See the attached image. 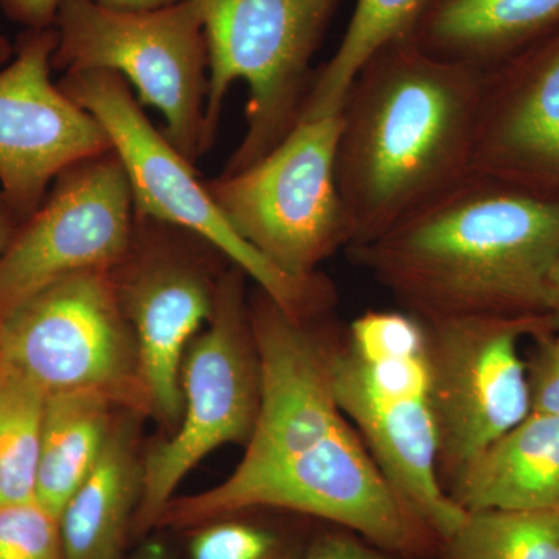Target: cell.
<instances>
[{
	"label": "cell",
	"instance_id": "6da1fadb",
	"mask_svg": "<svg viewBox=\"0 0 559 559\" xmlns=\"http://www.w3.org/2000/svg\"><path fill=\"white\" fill-rule=\"evenodd\" d=\"M260 409L245 455L216 487L173 498L157 530L245 510H277L358 533L406 559H439L441 543L371 457L331 392L325 349L305 320L257 286L249 299ZM156 530V532H157Z\"/></svg>",
	"mask_w": 559,
	"mask_h": 559
},
{
	"label": "cell",
	"instance_id": "7a4b0ae2",
	"mask_svg": "<svg viewBox=\"0 0 559 559\" xmlns=\"http://www.w3.org/2000/svg\"><path fill=\"white\" fill-rule=\"evenodd\" d=\"M425 323L550 319L559 200L471 171L373 241L347 249Z\"/></svg>",
	"mask_w": 559,
	"mask_h": 559
},
{
	"label": "cell",
	"instance_id": "3957f363",
	"mask_svg": "<svg viewBox=\"0 0 559 559\" xmlns=\"http://www.w3.org/2000/svg\"><path fill=\"white\" fill-rule=\"evenodd\" d=\"M484 81V72L436 60L412 38L362 66L345 95L336 151L348 248L381 237L469 175Z\"/></svg>",
	"mask_w": 559,
	"mask_h": 559
},
{
	"label": "cell",
	"instance_id": "277c9868",
	"mask_svg": "<svg viewBox=\"0 0 559 559\" xmlns=\"http://www.w3.org/2000/svg\"><path fill=\"white\" fill-rule=\"evenodd\" d=\"M325 349L331 392L407 509L441 544L466 518L439 471L428 330L407 311H367Z\"/></svg>",
	"mask_w": 559,
	"mask_h": 559
},
{
	"label": "cell",
	"instance_id": "5b68a950",
	"mask_svg": "<svg viewBox=\"0 0 559 559\" xmlns=\"http://www.w3.org/2000/svg\"><path fill=\"white\" fill-rule=\"evenodd\" d=\"M209 53L205 153L215 143L231 84L248 86L246 132L223 175L245 170L285 140L300 119L311 62L342 0H191Z\"/></svg>",
	"mask_w": 559,
	"mask_h": 559
},
{
	"label": "cell",
	"instance_id": "8992f818",
	"mask_svg": "<svg viewBox=\"0 0 559 559\" xmlns=\"http://www.w3.org/2000/svg\"><path fill=\"white\" fill-rule=\"evenodd\" d=\"M58 86L108 132L130 179L138 215L200 235L294 318H311L334 300L325 278H290L240 237L197 167L151 123L127 80L108 70H80L64 73Z\"/></svg>",
	"mask_w": 559,
	"mask_h": 559
},
{
	"label": "cell",
	"instance_id": "52a82bcc",
	"mask_svg": "<svg viewBox=\"0 0 559 559\" xmlns=\"http://www.w3.org/2000/svg\"><path fill=\"white\" fill-rule=\"evenodd\" d=\"M53 27V70H108L127 80L140 105L159 110L165 138L197 167L205 154L209 53L191 0L151 11L62 0Z\"/></svg>",
	"mask_w": 559,
	"mask_h": 559
},
{
	"label": "cell",
	"instance_id": "ba28073f",
	"mask_svg": "<svg viewBox=\"0 0 559 559\" xmlns=\"http://www.w3.org/2000/svg\"><path fill=\"white\" fill-rule=\"evenodd\" d=\"M240 267L224 272L209 329L191 342L182 371V415L170 439L143 459V489L132 540L156 532L162 513L210 452L248 443L260 409V364Z\"/></svg>",
	"mask_w": 559,
	"mask_h": 559
},
{
	"label": "cell",
	"instance_id": "9c48e42d",
	"mask_svg": "<svg viewBox=\"0 0 559 559\" xmlns=\"http://www.w3.org/2000/svg\"><path fill=\"white\" fill-rule=\"evenodd\" d=\"M340 116L297 124L280 145L245 170L205 180L230 226L294 280L352 242L336 180Z\"/></svg>",
	"mask_w": 559,
	"mask_h": 559
},
{
	"label": "cell",
	"instance_id": "30bf717a",
	"mask_svg": "<svg viewBox=\"0 0 559 559\" xmlns=\"http://www.w3.org/2000/svg\"><path fill=\"white\" fill-rule=\"evenodd\" d=\"M226 259L200 235L135 213L127 257L109 272L138 349L140 411L178 426L180 371L191 342L215 311Z\"/></svg>",
	"mask_w": 559,
	"mask_h": 559
},
{
	"label": "cell",
	"instance_id": "8fae6325",
	"mask_svg": "<svg viewBox=\"0 0 559 559\" xmlns=\"http://www.w3.org/2000/svg\"><path fill=\"white\" fill-rule=\"evenodd\" d=\"M0 359L47 393L100 390L140 411L134 333L109 272L66 275L11 308Z\"/></svg>",
	"mask_w": 559,
	"mask_h": 559
},
{
	"label": "cell",
	"instance_id": "7c38bea8",
	"mask_svg": "<svg viewBox=\"0 0 559 559\" xmlns=\"http://www.w3.org/2000/svg\"><path fill=\"white\" fill-rule=\"evenodd\" d=\"M425 323V322H423ZM428 330L439 471L451 479L532 412L522 336L557 330L550 319H454Z\"/></svg>",
	"mask_w": 559,
	"mask_h": 559
},
{
	"label": "cell",
	"instance_id": "4fadbf2b",
	"mask_svg": "<svg viewBox=\"0 0 559 559\" xmlns=\"http://www.w3.org/2000/svg\"><path fill=\"white\" fill-rule=\"evenodd\" d=\"M134 227L130 179L116 151L62 171L0 260V318L55 280L119 266Z\"/></svg>",
	"mask_w": 559,
	"mask_h": 559
},
{
	"label": "cell",
	"instance_id": "5bb4252c",
	"mask_svg": "<svg viewBox=\"0 0 559 559\" xmlns=\"http://www.w3.org/2000/svg\"><path fill=\"white\" fill-rule=\"evenodd\" d=\"M55 27L27 28L0 68V189L22 219L72 165L112 150L100 121L51 81Z\"/></svg>",
	"mask_w": 559,
	"mask_h": 559
},
{
	"label": "cell",
	"instance_id": "9a60e30c",
	"mask_svg": "<svg viewBox=\"0 0 559 559\" xmlns=\"http://www.w3.org/2000/svg\"><path fill=\"white\" fill-rule=\"evenodd\" d=\"M471 171L559 200V31L485 73Z\"/></svg>",
	"mask_w": 559,
	"mask_h": 559
},
{
	"label": "cell",
	"instance_id": "2e32d148",
	"mask_svg": "<svg viewBox=\"0 0 559 559\" xmlns=\"http://www.w3.org/2000/svg\"><path fill=\"white\" fill-rule=\"evenodd\" d=\"M559 31V0H430L412 40L436 60L488 73Z\"/></svg>",
	"mask_w": 559,
	"mask_h": 559
},
{
	"label": "cell",
	"instance_id": "e0dca14e",
	"mask_svg": "<svg viewBox=\"0 0 559 559\" xmlns=\"http://www.w3.org/2000/svg\"><path fill=\"white\" fill-rule=\"evenodd\" d=\"M466 511L559 510V417L530 412L447 485Z\"/></svg>",
	"mask_w": 559,
	"mask_h": 559
},
{
	"label": "cell",
	"instance_id": "ac0fdd59",
	"mask_svg": "<svg viewBox=\"0 0 559 559\" xmlns=\"http://www.w3.org/2000/svg\"><path fill=\"white\" fill-rule=\"evenodd\" d=\"M142 489L134 418L114 417L100 457L62 510L64 558H127Z\"/></svg>",
	"mask_w": 559,
	"mask_h": 559
},
{
	"label": "cell",
	"instance_id": "d6986e66",
	"mask_svg": "<svg viewBox=\"0 0 559 559\" xmlns=\"http://www.w3.org/2000/svg\"><path fill=\"white\" fill-rule=\"evenodd\" d=\"M114 404L100 390L47 393L36 500L58 520L100 457L114 421Z\"/></svg>",
	"mask_w": 559,
	"mask_h": 559
},
{
	"label": "cell",
	"instance_id": "ffe728a7",
	"mask_svg": "<svg viewBox=\"0 0 559 559\" xmlns=\"http://www.w3.org/2000/svg\"><path fill=\"white\" fill-rule=\"evenodd\" d=\"M430 0H356L340 47L314 72L299 123L340 116L362 66L393 40L411 38ZM297 123V124H299Z\"/></svg>",
	"mask_w": 559,
	"mask_h": 559
},
{
	"label": "cell",
	"instance_id": "44dd1931",
	"mask_svg": "<svg viewBox=\"0 0 559 559\" xmlns=\"http://www.w3.org/2000/svg\"><path fill=\"white\" fill-rule=\"evenodd\" d=\"M310 518L277 510H245L182 530L180 559H300L314 535Z\"/></svg>",
	"mask_w": 559,
	"mask_h": 559
},
{
	"label": "cell",
	"instance_id": "7402d4cb",
	"mask_svg": "<svg viewBox=\"0 0 559 559\" xmlns=\"http://www.w3.org/2000/svg\"><path fill=\"white\" fill-rule=\"evenodd\" d=\"M47 392L0 359V503L36 499Z\"/></svg>",
	"mask_w": 559,
	"mask_h": 559
},
{
	"label": "cell",
	"instance_id": "603a6c76",
	"mask_svg": "<svg viewBox=\"0 0 559 559\" xmlns=\"http://www.w3.org/2000/svg\"><path fill=\"white\" fill-rule=\"evenodd\" d=\"M439 559H559V510L466 513Z\"/></svg>",
	"mask_w": 559,
	"mask_h": 559
},
{
	"label": "cell",
	"instance_id": "cb8c5ba5",
	"mask_svg": "<svg viewBox=\"0 0 559 559\" xmlns=\"http://www.w3.org/2000/svg\"><path fill=\"white\" fill-rule=\"evenodd\" d=\"M0 559H66L60 520L36 499L0 503Z\"/></svg>",
	"mask_w": 559,
	"mask_h": 559
},
{
	"label": "cell",
	"instance_id": "d4e9b609",
	"mask_svg": "<svg viewBox=\"0 0 559 559\" xmlns=\"http://www.w3.org/2000/svg\"><path fill=\"white\" fill-rule=\"evenodd\" d=\"M527 371L532 411L559 417V326L539 337Z\"/></svg>",
	"mask_w": 559,
	"mask_h": 559
},
{
	"label": "cell",
	"instance_id": "484cf974",
	"mask_svg": "<svg viewBox=\"0 0 559 559\" xmlns=\"http://www.w3.org/2000/svg\"><path fill=\"white\" fill-rule=\"evenodd\" d=\"M300 559H406L374 546L352 530L322 524Z\"/></svg>",
	"mask_w": 559,
	"mask_h": 559
},
{
	"label": "cell",
	"instance_id": "4316f807",
	"mask_svg": "<svg viewBox=\"0 0 559 559\" xmlns=\"http://www.w3.org/2000/svg\"><path fill=\"white\" fill-rule=\"evenodd\" d=\"M62 0H0L7 16L27 28H50L57 21Z\"/></svg>",
	"mask_w": 559,
	"mask_h": 559
},
{
	"label": "cell",
	"instance_id": "83f0119b",
	"mask_svg": "<svg viewBox=\"0 0 559 559\" xmlns=\"http://www.w3.org/2000/svg\"><path fill=\"white\" fill-rule=\"evenodd\" d=\"M24 219L21 218L20 213L13 207L7 194L0 189V260L3 253L7 252L11 241L16 237L21 224Z\"/></svg>",
	"mask_w": 559,
	"mask_h": 559
},
{
	"label": "cell",
	"instance_id": "f1b7e54d",
	"mask_svg": "<svg viewBox=\"0 0 559 559\" xmlns=\"http://www.w3.org/2000/svg\"><path fill=\"white\" fill-rule=\"evenodd\" d=\"M124 559H180L178 551L173 549L170 543L159 535L151 533L145 539L139 540L138 549L128 554Z\"/></svg>",
	"mask_w": 559,
	"mask_h": 559
},
{
	"label": "cell",
	"instance_id": "f546056e",
	"mask_svg": "<svg viewBox=\"0 0 559 559\" xmlns=\"http://www.w3.org/2000/svg\"><path fill=\"white\" fill-rule=\"evenodd\" d=\"M98 5L119 11H151L175 5L180 0H92Z\"/></svg>",
	"mask_w": 559,
	"mask_h": 559
},
{
	"label": "cell",
	"instance_id": "4dcf8cb0",
	"mask_svg": "<svg viewBox=\"0 0 559 559\" xmlns=\"http://www.w3.org/2000/svg\"><path fill=\"white\" fill-rule=\"evenodd\" d=\"M547 310L557 329L559 326V259L547 283Z\"/></svg>",
	"mask_w": 559,
	"mask_h": 559
},
{
	"label": "cell",
	"instance_id": "1f68e13d",
	"mask_svg": "<svg viewBox=\"0 0 559 559\" xmlns=\"http://www.w3.org/2000/svg\"><path fill=\"white\" fill-rule=\"evenodd\" d=\"M14 46L5 38L2 32H0V68L7 64L13 58Z\"/></svg>",
	"mask_w": 559,
	"mask_h": 559
}]
</instances>
